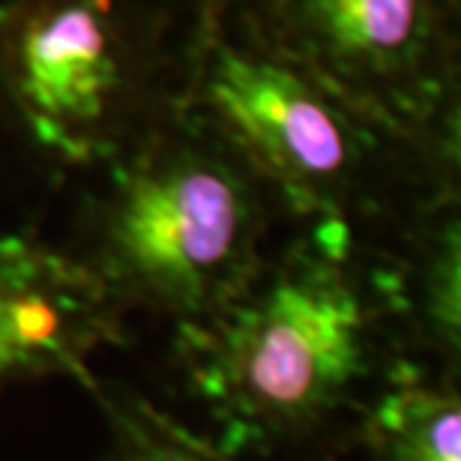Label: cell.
<instances>
[{"instance_id": "6da1fadb", "label": "cell", "mask_w": 461, "mask_h": 461, "mask_svg": "<svg viewBox=\"0 0 461 461\" xmlns=\"http://www.w3.org/2000/svg\"><path fill=\"white\" fill-rule=\"evenodd\" d=\"M171 366L207 438L240 461L345 453L377 395L426 372L395 336L368 240L339 222H306L222 312L174 330Z\"/></svg>"}, {"instance_id": "7a4b0ae2", "label": "cell", "mask_w": 461, "mask_h": 461, "mask_svg": "<svg viewBox=\"0 0 461 461\" xmlns=\"http://www.w3.org/2000/svg\"><path fill=\"white\" fill-rule=\"evenodd\" d=\"M171 103L228 135L303 222H339L375 240L458 195L461 150L395 132L240 18L183 42Z\"/></svg>"}, {"instance_id": "3957f363", "label": "cell", "mask_w": 461, "mask_h": 461, "mask_svg": "<svg viewBox=\"0 0 461 461\" xmlns=\"http://www.w3.org/2000/svg\"><path fill=\"white\" fill-rule=\"evenodd\" d=\"M76 255L120 315L204 324L261 270L285 213L243 153L207 117L168 105L103 165Z\"/></svg>"}, {"instance_id": "277c9868", "label": "cell", "mask_w": 461, "mask_h": 461, "mask_svg": "<svg viewBox=\"0 0 461 461\" xmlns=\"http://www.w3.org/2000/svg\"><path fill=\"white\" fill-rule=\"evenodd\" d=\"M177 58L138 0L0 6V94L24 141L60 171H96L132 147L171 105Z\"/></svg>"}, {"instance_id": "5b68a950", "label": "cell", "mask_w": 461, "mask_h": 461, "mask_svg": "<svg viewBox=\"0 0 461 461\" xmlns=\"http://www.w3.org/2000/svg\"><path fill=\"white\" fill-rule=\"evenodd\" d=\"M234 18L395 132L461 150V0H255Z\"/></svg>"}, {"instance_id": "8992f818", "label": "cell", "mask_w": 461, "mask_h": 461, "mask_svg": "<svg viewBox=\"0 0 461 461\" xmlns=\"http://www.w3.org/2000/svg\"><path fill=\"white\" fill-rule=\"evenodd\" d=\"M126 342V318L72 252L31 230L0 237V395L42 377L90 372V357Z\"/></svg>"}, {"instance_id": "52a82bcc", "label": "cell", "mask_w": 461, "mask_h": 461, "mask_svg": "<svg viewBox=\"0 0 461 461\" xmlns=\"http://www.w3.org/2000/svg\"><path fill=\"white\" fill-rule=\"evenodd\" d=\"M372 276L411 363L458 381L461 368V207L431 201L393 230L390 246L368 240Z\"/></svg>"}, {"instance_id": "ba28073f", "label": "cell", "mask_w": 461, "mask_h": 461, "mask_svg": "<svg viewBox=\"0 0 461 461\" xmlns=\"http://www.w3.org/2000/svg\"><path fill=\"white\" fill-rule=\"evenodd\" d=\"M366 461H461L458 381L402 375L372 402L357 431Z\"/></svg>"}, {"instance_id": "9c48e42d", "label": "cell", "mask_w": 461, "mask_h": 461, "mask_svg": "<svg viewBox=\"0 0 461 461\" xmlns=\"http://www.w3.org/2000/svg\"><path fill=\"white\" fill-rule=\"evenodd\" d=\"M78 384L105 420V461H240L126 381L87 372Z\"/></svg>"}, {"instance_id": "30bf717a", "label": "cell", "mask_w": 461, "mask_h": 461, "mask_svg": "<svg viewBox=\"0 0 461 461\" xmlns=\"http://www.w3.org/2000/svg\"><path fill=\"white\" fill-rule=\"evenodd\" d=\"M186 4L192 13L186 42H192V40H201V36L219 31L228 18L243 15L255 0H186Z\"/></svg>"}]
</instances>
